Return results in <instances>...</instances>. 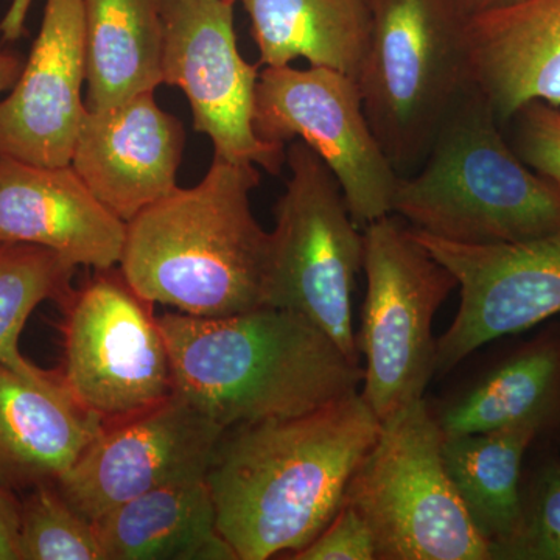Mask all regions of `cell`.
<instances>
[{"label": "cell", "mask_w": 560, "mask_h": 560, "mask_svg": "<svg viewBox=\"0 0 560 560\" xmlns=\"http://www.w3.org/2000/svg\"><path fill=\"white\" fill-rule=\"evenodd\" d=\"M381 420L359 393L294 418L224 431L206 481L238 560L304 550L334 521Z\"/></svg>", "instance_id": "cell-1"}, {"label": "cell", "mask_w": 560, "mask_h": 560, "mask_svg": "<svg viewBox=\"0 0 560 560\" xmlns=\"http://www.w3.org/2000/svg\"><path fill=\"white\" fill-rule=\"evenodd\" d=\"M173 394L224 430L294 418L359 393L363 370L300 313L283 308L158 318Z\"/></svg>", "instance_id": "cell-2"}, {"label": "cell", "mask_w": 560, "mask_h": 560, "mask_svg": "<svg viewBox=\"0 0 560 560\" xmlns=\"http://www.w3.org/2000/svg\"><path fill=\"white\" fill-rule=\"evenodd\" d=\"M256 164L213 156L205 178L176 187L127 223L119 270L150 304L220 318L265 307L271 234L250 208Z\"/></svg>", "instance_id": "cell-3"}, {"label": "cell", "mask_w": 560, "mask_h": 560, "mask_svg": "<svg viewBox=\"0 0 560 560\" xmlns=\"http://www.w3.org/2000/svg\"><path fill=\"white\" fill-rule=\"evenodd\" d=\"M474 84L447 114L422 168L400 176L393 213L412 230L460 245H503L560 230V184L511 149Z\"/></svg>", "instance_id": "cell-4"}, {"label": "cell", "mask_w": 560, "mask_h": 560, "mask_svg": "<svg viewBox=\"0 0 560 560\" xmlns=\"http://www.w3.org/2000/svg\"><path fill=\"white\" fill-rule=\"evenodd\" d=\"M370 3V47L357 83L372 131L400 175L425 160L471 84L467 18L453 0Z\"/></svg>", "instance_id": "cell-5"}, {"label": "cell", "mask_w": 560, "mask_h": 560, "mask_svg": "<svg viewBox=\"0 0 560 560\" xmlns=\"http://www.w3.org/2000/svg\"><path fill=\"white\" fill-rule=\"evenodd\" d=\"M442 441L429 401H415L382 422L350 478L345 503L370 526L377 560H490L445 470Z\"/></svg>", "instance_id": "cell-6"}, {"label": "cell", "mask_w": 560, "mask_h": 560, "mask_svg": "<svg viewBox=\"0 0 560 560\" xmlns=\"http://www.w3.org/2000/svg\"><path fill=\"white\" fill-rule=\"evenodd\" d=\"M290 179L275 208L265 307L300 313L360 363L352 296L364 234L340 183L302 140L289 143Z\"/></svg>", "instance_id": "cell-7"}, {"label": "cell", "mask_w": 560, "mask_h": 560, "mask_svg": "<svg viewBox=\"0 0 560 560\" xmlns=\"http://www.w3.org/2000/svg\"><path fill=\"white\" fill-rule=\"evenodd\" d=\"M363 234L368 287L357 346L366 368L360 394L382 423L425 399L436 375L434 315L458 282L393 213Z\"/></svg>", "instance_id": "cell-8"}, {"label": "cell", "mask_w": 560, "mask_h": 560, "mask_svg": "<svg viewBox=\"0 0 560 560\" xmlns=\"http://www.w3.org/2000/svg\"><path fill=\"white\" fill-rule=\"evenodd\" d=\"M254 131L272 145L302 140L340 183L350 215L364 230L393 213L400 175L364 113L359 83L327 68H264Z\"/></svg>", "instance_id": "cell-9"}, {"label": "cell", "mask_w": 560, "mask_h": 560, "mask_svg": "<svg viewBox=\"0 0 560 560\" xmlns=\"http://www.w3.org/2000/svg\"><path fill=\"white\" fill-rule=\"evenodd\" d=\"M66 305L61 377L81 407L106 423L171 399L172 363L160 320L120 270L98 271Z\"/></svg>", "instance_id": "cell-10"}, {"label": "cell", "mask_w": 560, "mask_h": 560, "mask_svg": "<svg viewBox=\"0 0 560 560\" xmlns=\"http://www.w3.org/2000/svg\"><path fill=\"white\" fill-rule=\"evenodd\" d=\"M235 0H161L162 83L190 103L195 131L208 136L213 156L249 162L278 175L285 147L254 131L259 65L243 60L234 27Z\"/></svg>", "instance_id": "cell-11"}, {"label": "cell", "mask_w": 560, "mask_h": 560, "mask_svg": "<svg viewBox=\"0 0 560 560\" xmlns=\"http://www.w3.org/2000/svg\"><path fill=\"white\" fill-rule=\"evenodd\" d=\"M410 231L458 282L455 319L436 340V375H447L489 342L559 315L560 230L503 245H460Z\"/></svg>", "instance_id": "cell-12"}, {"label": "cell", "mask_w": 560, "mask_h": 560, "mask_svg": "<svg viewBox=\"0 0 560 560\" xmlns=\"http://www.w3.org/2000/svg\"><path fill=\"white\" fill-rule=\"evenodd\" d=\"M223 427L173 394L150 410L103 423L57 481L90 522L168 482L206 477Z\"/></svg>", "instance_id": "cell-13"}, {"label": "cell", "mask_w": 560, "mask_h": 560, "mask_svg": "<svg viewBox=\"0 0 560 560\" xmlns=\"http://www.w3.org/2000/svg\"><path fill=\"white\" fill-rule=\"evenodd\" d=\"M83 0H46L43 24L9 97L0 101V154L65 167L86 103Z\"/></svg>", "instance_id": "cell-14"}, {"label": "cell", "mask_w": 560, "mask_h": 560, "mask_svg": "<svg viewBox=\"0 0 560 560\" xmlns=\"http://www.w3.org/2000/svg\"><path fill=\"white\" fill-rule=\"evenodd\" d=\"M184 145L178 117L147 91L109 108L88 109L70 165L95 198L128 223L178 187Z\"/></svg>", "instance_id": "cell-15"}, {"label": "cell", "mask_w": 560, "mask_h": 560, "mask_svg": "<svg viewBox=\"0 0 560 560\" xmlns=\"http://www.w3.org/2000/svg\"><path fill=\"white\" fill-rule=\"evenodd\" d=\"M127 223L72 165L47 167L0 154V242L54 250L73 267H119Z\"/></svg>", "instance_id": "cell-16"}, {"label": "cell", "mask_w": 560, "mask_h": 560, "mask_svg": "<svg viewBox=\"0 0 560 560\" xmlns=\"http://www.w3.org/2000/svg\"><path fill=\"white\" fill-rule=\"evenodd\" d=\"M61 372L0 361V486L10 492L57 482L102 430Z\"/></svg>", "instance_id": "cell-17"}, {"label": "cell", "mask_w": 560, "mask_h": 560, "mask_svg": "<svg viewBox=\"0 0 560 560\" xmlns=\"http://www.w3.org/2000/svg\"><path fill=\"white\" fill-rule=\"evenodd\" d=\"M470 83L500 125L530 102L560 108V0H518L467 18Z\"/></svg>", "instance_id": "cell-18"}, {"label": "cell", "mask_w": 560, "mask_h": 560, "mask_svg": "<svg viewBox=\"0 0 560 560\" xmlns=\"http://www.w3.org/2000/svg\"><path fill=\"white\" fill-rule=\"evenodd\" d=\"M444 436L529 427L548 436L560 425V323L475 372L430 404Z\"/></svg>", "instance_id": "cell-19"}, {"label": "cell", "mask_w": 560, "mask_h": 560, "mask_svg": "<svg viewBox=\"0 0 560 560\" xmlns=\"http://www.w3.org/2000/svg\"><path fill=\"white\" fill-rule=\"evenodd\" d=\"M105 560H238L206 477L168 482L92 522Z\"/></svg>", "instance_id": "cell-20"}, {"label": "cell", "mask_w": 560, "mask_h": 560, "mask_svg": "<svg viewBox=\"0 0 560 560\" xmlns=\"http://www.w3.org/2000/svg\"><path fill=\"white\" fill-rule=\"evenodd\" d=\"M250 21L259 66L302 58L357 81L371 36L370 0H238Z\"/></svg>", "instance_id": "cell-21"}, {"label": "cell", "mask_w": 560, "mask_h": 560, "mask_svg": "<svg viewBox=\"0 0 560 560\" xmlns=\"http://www.w3.org/2000/svg\"><path fill=\"white\" fill-rule=\"evenodd\" d=\"M86 108L101 110L162 84L161 0H83Z\"/></svg>", "instance_id": "cell-22"}, {"label": "cell", "mask_w": 560, "mask_h": 560, "mask_svg": "<svg viewBox=\"0 0 560 560\" xmlns=\"http://www.w3.org/2000/svg\"><path fill=\"white\" fill-rule=\"evenodd\" d=\"M539 438L529 427L444 436L442 458L471 525L489 550L517 528L526 456Z\"/></svg>", "instance_id": "cell-23"}, {"label": "cell", "mask_w": 560, "mask_h": 560, "mask_svg": "<svg viewBox=\"0 0 560 560\" xmlns=\"http://www.w3.org/2000/svg\"><path fill=\"white\" fill-rule=\"evenodd\" d=\"M75 270L54 250L0 242V361L27 363L20 350L25 324L44 301L68 302Z\"/></svg>", "instance_id": "cell-24"}, {"label": "cell", "mask_w": 560, "mask_h": 560, "mask_svg": "<svg viewBox=\"0 0 560 560\" xmlns=\"http://www.w3.org/2000/svg\"><path fill=\"white\" fill-rule=\"evenodd\" d=\"M21 560H105L92 522L70 506L57 482H43L20 503Z\"/></svg>", "instance_id": "cell-25"}, {"label": "cell", "mask_w": 560, "mask_h": 560, "mask_svg": "<svg viewBox=\"0 0 560 560\" xmlns=\"http://www.w3.org/2000/svg\"><path fill=\"white\" fill-rule=\"evenodd\" d=\"M490 560H560V460L540 453L523 470L522 506L514 534Z\"/></svg>", "instance_id": "cell-26"}, {"label": "cell", "mask_w": 560, "mask_h": 560, "mask_svg": "<svg viewBox=\"0 0 560 560\" xmlns=\"http://www.w3.org/2000/svg\"><path fill=\"white\" fill-rule=\"evenodd\" d=\"M512 120H517V154L522 161L560 184V108L530 102Z\"/></svg>", "instance_id": "cell-27"}, {"label": "cell", "mask_w": 560, "mask_h": 560, "mask_svg": "<svg viewBox=\"0 0 560 560\" xmlns=\"http://www.w3.org/2000/svg\"><path fill=\"white\" fill-rule=\"evenodd\" d=\"M291 560H377L374 537L359 512L342 503L327 528Z\"/></svg>", "instance_id": "cell-28"}, {"label": "cell", "mask_w": 560, "mask_h": 560, "mask_svg": "<svg viewBox=\"0 0 560 560\" xmlns=\"http://www.w3.org/2000/svg\"><path fill=\"white\" fill-rule=\"evenodd\" d=\"M20 503L0 486V560L20 559Z\"/></svg>", "instance_id": "cell-29"}, {"label": "cell", "mask_w": 560, "mask_h": 560, "mask_svg": "<svg viewBox=\"0 0 560 560\" xmlns=\"http://www.w3.org/2000/svg\"><path fill=\"white\" fill-rule=\"evenodd\" d=\"M33 0H13L3 20L0 21V36L5 43H14L25 35V21Z\"/></svg>", "instance_id": "cell-30"}, {"label": "cell", "mask_w": 560, "mask_h": 560, "mask_svg": "<svg viewBox=\"0 0 560 560\" xmlns=\"http://www.w3.org/2000/svg\"><path fill=\"white\" fill-rule=\"evenodd\" d=\"M22 68L21 58L9 51H0V94L10 91L20 79Z\"/></svg>", "instance_id": "cell-31"}, {"label": "cell", "mask_w": 560, "mask_h": 560, "mask_svg": "<svg viewBox=\"0 0 560 560\" xmlns=\"http://www.w3.org/2000/svg\"><path fill=\"white\" fill-rule=\"evenodd\" d=\"M518 0H453L460 13L466 18L475 14L486 13V11L501 9V7L511 5Z\"/></svg>", "instance_id": "cell-32"}, {"label": "cell", "mask_w": 560, "mask_h": 560, "mask_svg": "<svg viewBox=\"0 0 560 560\" xmlns=\"http://www.w3.org/2000/svg\"><path fill=\"white\" fill-rule=\"evenodd\" d=\"M541 440H551L552 442H556L555 448H552L551 453L560 460V425L558 429L552 431L551 434H548V436L541 438Z\"/></svg>", "instance_id": "cell-33"}, {"label": "cell", "mask_w": 560, "mask_h": 560, "mask_svg": "<svg viewBox=\"0 0 560 560\" xmlns=\"http://www.w3.org/2000/svg\"><path fill=\"white\" fill-rule=\"evenodd\" d=\"M235 2H238V0H235Z\"/></svg>", "instance_id": "cell-34"}]
</instances>
